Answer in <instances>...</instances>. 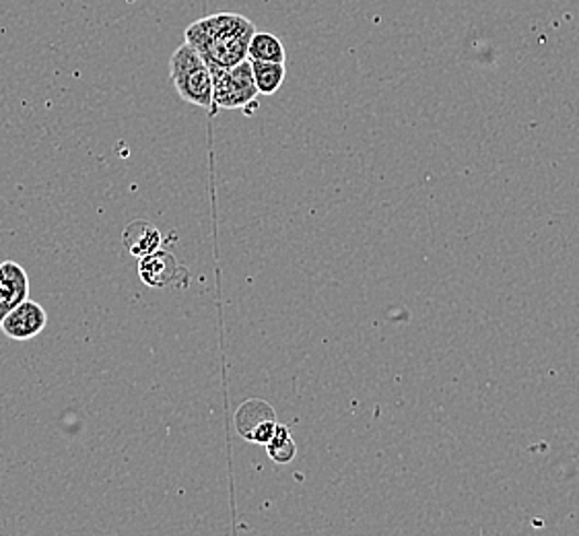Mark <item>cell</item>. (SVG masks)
Listing matches in <instances>:
<instances>
[{
	"mask_svg": "<svg viewBox=\"0 0 579 536\" xmlns=\"http://www.w3.org/2000/svg\"><path fill=\"white\" fill-rule=\"evenodd\" d=\"M256 25L239 13H215L190 23L184 42L208 64V71L232 68L248 58V46Z\"/></svg>",
	"mask_w": 579,
	"mask_h": 536,
	"instance_id": "cell-1",
	"label": "cell"
},
{
	"mask_svg": "<svg viewBox=\"0 0 579 536\" xmlns=\"http://www.w3.org/2000/svg\"><path fill=\"white\" fill-rule=\"evenodd\" d=\"M170 79L175 94L190 106L213 110V77L203 56L190 46L182 44L173 50L170 58Z\"/></svg>",
	"mask_w": 579,
	"mask_h": 536,
	"instance_id": "cell-2",
	"label": "cell"
},
{
	"mask_svg": "<svg viewBox=\"0 0 579 536\" xmlns=\"http://www.w3.org/2000/svg\"><path fill=\"white\" fill-rule=\"evenodd\" d=\"M213 77V110H246L256 108L258 89L251 75L250 58L235 64L232 68L211 71Z\"/></svg>",
	"mask_w": 579,
	"mask_h": 536,
	"instance_id": "cell-3",
	"label": "cell"
},
{
	"mask_svg": "<svg viewBox=\"0 0 579 536\" xmlns=\"http://www.w3.org/2000/svg\"><path fill=\"white\" fill-rule=\"evenodd\" d=\"M277 427V415L267 400L250 398L235 412V429L246 442L267 446Z\"/></svg>",
	"mask_w": 579,
	"mask_h": 536,
	"instance_id": "cell-4",
	"label": "cell"
},
{
	"mask_svg": "<svg viewBox=\"0 0 579 536\" xmlns=\"http://www.w3.org/2000/svg\"><path fill=\"white\" fill-rule=\"evenodd\" d=\"M47 326V314L44 305L30 298L21 301L15 310L0 318V331L13 341H32Z\"/></svg>",
	"mask_w": 579,
	"mask_h": 536,
	"instance_id": "cell-5",
	"label": "cell"
},
{
	"mask_svg": "<svg viewBox=\"0 0 579 536\" xmlns=\"http://www.w3.org/2000/svg\"><path fill=\"white\" fill-rule=\"evenodd\" d=\"M180 275H186V268L168 250H156L139 258V279L151 289H165L178 285Z\"/></svg>",
	"mask_w": 579,
	"mask_h": 536,
	"instance_id": "cell-6",
	"label": "cell"
},
{
	"mask_svg": "<svg viewBox=\"0 0 579 536\" xmlns=\"http://www.w3.org/2000/svg\"><path fill=\"white\" fill-rule=\"evenodd\" d=\"M30 298V277L28 270L7 260L0 265V318L15 310L21 301Z\"/></svg>",
	"mask_w": 579,
	"mask_h": 536,
	"instance_id": "cell-7",
	"label": "cell"
},
{
	"mask_svg": "<svg viewBox=\"0 0 579 536\" xmlns=\"http://www.w3.org/2000/svg\"><path fill=\"white\" fill-rule=\"evenodd\" d=\"M125 246L132 256L142 258L161 248V232L151 223L135 222L125 232Z\"/></svg>",
	"mask_w": 579,
	"mask_h": 536,
	"instance_id": "cell-8",
	"label": "cell"
},
{
	"mask_svg": "<svg viewBox=\"0 0 579 536\" xmlns=\"http://www.w3.org/2000/svg\"><path fill=\"white\" fill-rule=\"evenodd\" d=\"M248 58L250 61H262V63H285L287 52L281 40L275 33L258 32L251 35L248 46Z\"/></svg>",
	"mask_w": 579,
	"mask_h": 536,
	"instance_id": "cell-9",
	"label": "cell"
},
{
	"mask_svg": "<svg viewBox=\"0 0 579 536\" xmlns=\"http://www.w3.org/2000/svg\"><path fill=\"white\" fill-rule=\"evenodd\" d=\"M251 75H254V83L256 89L260 95H275L282 87L285 77H287V68L285 63H262V61H250Z\"/></svg>",
	"mask_w": 579,
	"mask_h": 536,
	"instance_id": "cell-10",
	"label": "cell"
},
{
	"mask_svg": "<svg viewBox=\"0 0 579 536\" xmlns=\"http://www.w3.org/2000/svg\"><path fill=\"white\" fill-rule=\"evenodd\" d=\"M265 448H267L268 458H270L272 462H277V464H289V462H293L296 457H298L296 440L291 438L289 427L281 426V424H277L275 433H272L270 442H268Z\"/></svg>",
	"mask_w": 579,
	"mask_h": 536,
	"instance_id": "cell-11",
	"label": "cell"
}]
</instances>
